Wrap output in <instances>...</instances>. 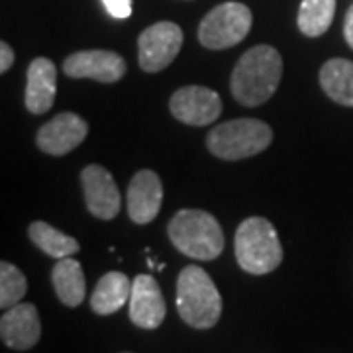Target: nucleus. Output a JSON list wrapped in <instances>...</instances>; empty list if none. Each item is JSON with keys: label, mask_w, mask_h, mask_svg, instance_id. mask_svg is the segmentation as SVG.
Returning a JSON list of instances; mask_svg holds the SVG:
<instances>
[{"label": "nucleus", "mask_w": 353, "mask_h": 353, "mask_svg": "<svg viewBox=\"0 0 353 353\" xmlns=\"http://www.w3.org/2000/svg\"><path fill=\"white\" fill-rule=\"evenodd\" d=\"M238 265L250 275H267L283 261V248L275 226L261 216L243 220L234 240Z\"/></svg>", "instance_id": "nucleus-4"}, {"label": "nucleus", "mask_w": 353, "mask_h": 353, "mask_svg": "<svg viewBox=\"0 0 353 353\" xmlns=\"http://www.w3.org/2000/svg\"><path fill=\"white\" fill-rule=\"evenodd\" d=\"M167 234L179 252L199 261H212L224 252V232L214 216L204 210H179L171 218Z\"/></svg>", "instance_id": "nucleus-3"}, {"label": "nucleus", "mask_w": 353, "mask_h": 353, "mask_svg": "<svg viewBox=\"0 0 353 353\" xmlns=\"http://www.w3.org/2000/svg\"><path fill=\"white\" fill-rule=\"evenodd\" d=\"M88 134L87 122L75 112H61L39 128V150L50 155H65L81 145Z\"/></svg>", "instance_id": "nucleus-11"}, {"label": "nucleus", "mask_w": 353, "mask_h": 353, "mask_svg": "<svg viewBox=\"0 0 353 353\" xmlns=\"http://www.w3.org/2000/svg\"><path fill=\"white\" fill-rule=\"evenodd\" d=\"M28 292V281L16 265L2 261L0 263V306L4 310L22 303Z\"/></svg>", "instance_id": "nucleus-21"}, {"label": "nucleus", "mask_w": 353, "mask_h": 353, "mask_svg": "<svg viewBox=\"0 0 353 353\" xmlns=\"http://www.w3.org/2000/svg\"><path fill=\"white\" fill-rule=\"evenodd\" d=\"M336 14V0H303L299 10V30L308 38L328 32Z\"/></svg>", "instance_id": "nucleus-20"}, {"label": "nucleus", "mask_w": 353, "mask_h": 353, "mask_svg": "<svg viewBox=\"0 0 353 353\" xmlns=\"http://www.w3.org/2000/svg\"><path fill=\"white\" fill-rule=\"evenodd\" d=\"M28 236L41 252L53 257V259L71 257L73 253L79 252V241L75 238L67 236L63 232H59L57 228L50 226L48 222H41V220L30 224Z\"/></svg>", "instance_id": "nucleus-19"}, {"label": "nucleus", "mask_w": 353, "mask_h": 353, "mask_svg": "<svg viewBox=\"0 0 353 353\" xmlns=\"http://www.w3.org/2000/svg\"><path fill=\"white\" fill-rule=\"evenodd\" d=\"M320 85L334 102L353 106V61L341 57L326 61L320 69Z\"/></svg>", "instance_id": "nucleus-18"}, {"label": "nucleus", "mask_w": 353, "mask_h": 353, "mask_svg": "<svg viewBox=\"0 0 353 353\" xmlns=\"http://www.w3.org/2000/svg\"><path fill=\"white\" fill-rule=\"evenodd\" d=\"M183 46V30L173 22H157L138 38V61L145 73H159L175 61Z\"/></svg>", "instance_id": "nucleus-7"}, {"label": "nucleus", "mask_w": 353, "mask_h": 353, "mask_svg": "<svg viewBox=\"0 0 353 353\" xmlns=\"http://www.w3.org/2000/svg\"><path fill=\"white\" fill-rule=\"evenodd\" d=\"M14 63V51L6 41H0V73H6Z\"/></svg>", "instance_id": "nucleus-23"}, {"label": "nucleus", "mask_w": 353, "mask_h": 353, "mask_svg": "<svg viewBox=\"0 0 353 353\" xmlns=\"http://www.w3.org/2000/svg\"><path fill=\"white\" fill-rule=\"evenodd\" d=\"M102 4L116 20H124L132 14V0H102Z\"/></svg>", "instance_id": "nucleus-22"}, {"label": "nucleus", "mask_w": 353, "mask_h": 353, "mask_svg": "<svg viewBox=\"0 0 353 353\" xmlns=\"http://www.w3.org/2000/svg\"><path fill=\"white\" fill-rule=\"evenodd\" d=\"M128 216L134 224H150L161 210L163 185L155 171H138L128 185Z\"/></svg>", "instance_id": "nucleus-14"}, {"label": "nucleus", "mask_w": 353, "mask_h": 353, "mask_svg": "<svg viewBox=\"0 0 353 353\" xmlns=\"http://www.w3.org/2000/svg\"><path fill=\"white\" fill-rule=\"evenodd\" d=\"M126 61L108 50L77 51L65 59L63 71L71 79H92L97 83H116L126 75Z\"/></svg>", "instance_id": "nucleus-9"}, {"label": "nucleus", "mask_w": 353, "mask_h": 353, "mask_svg": "<svg viewBox=\"0 0 353 353\" xmlns=\"http://www.w3.org/2000/svg\"><path fill=\"white\" fill-rule=\"evenodd\" d=\"M57 92V71L48 57H38L28 67L26 108L32 114H46L53 106Z\"/></svg>", "instance_id": "nucleus-15"}, {"label": "nucleus", "mask_w": 353, "mask_h": 353, "mask_svg": "<svg viewBox=\"0 0 353 353\" xmlns=\"http://www.w3.org/2000/svg\"><path fill=\"white\" fill-rule=\"evenodd\" d=\"M343 36H345L347 46L353 50V4L347 8V12H345V20H343Z\"/></svg>", "instance_id": "nucleus-24"}, {"label": "nucleus", "mask_w": 353, "mask_h": 353, "mask_svg": "<svg viewBox=\"0 0 353 353\" xmlns=\"http://www.w3.org/2000/svg\"><path fill=\"white\" fill-rule=\"evenodd\" d=\"M176 310L190 328H214L222 316V296L210 275L196 267L187 265L176 279Z\"/></svg>", "instance_id": "nucleus-2"}, {"label": "nucleus", "mask_w": 353, "mask_h": 353, "mask_svg": "<svg viewBox=\"0 0 353 353\" xmlns=\"http://www.w3.org/2000/svg\"><path fill=\"white\" fill-rule=\"evenodd\" d=\"M169 110L183 124L208 126L222 114V101L212 88L192 85L176 90L169 101Z\"/></svg>", "instance_id": "nucleus-8"}, {"label": "nucleus", "mask_w": 353, "mask_h": 353, "mask_svg": "<svg viewBox=\"0 0 353 353\" xmlns=\"http://www.w3.org/2000/svg\"><path fill=\"white\" fill-rule=\"evenodd\" d=\"M88 212L101 220H112L120 212V192L114 176L102 165H87L81 173Z\"/></svg>", "instance_id": "nucleus-10"}, {"label": "nucleus", "mask_w": 353, "mask_h": 353, "mask_svg": "<svg viewBox=\"0 0 353 353\" xmlns=\"http://www.w3.org/2000/svg\"><path fill=\"white\" fill-rule=\"evenodd\" d=\"M252 10L241 2H222L202 18L199 41L206 50H228L245 39L252 30Z\"/></svg>", "instance_id": "nucleus-6"}, {"label": "nucleus", "mask_w": 353, "mask_h": 353, "mask_svg": "<svg viewBox=\"0 0 353 353\" xmlns=\"http://www.w3.org/2000/svg\"><path fill=\"white\" fill-rule=\"evenodd\" d=\"M130 320L143 330H155L163 324L167 306L157 281L152 275H138L132 283Z\"/></svg>", "instance_id": "nucleus-13"}, {"label": "nucleus", "mask_w": 353, "mask_h": 353, "mask_svg": "<svg viewBox=\"0 0 353 353\" xmlns=\"http://www.w3.org/2000/svg\"><path fill=\"white\" fill-rule=\"evenodd\" d=\"M51 283L55 287V292L59 301L69 306L77 308L85 301L87 294V285H85V273L79 261L73 257H63L57 259L55 267L51 269Z\"/></svg>", "instance_id": "nucleus-17"}, {"label": "nucleus", "mask_w": 353, "mask_h": 353, "mask_svg": "<svg viewBox=\"0 0 353 353\" xmlns=\"http://www.w3.org/2000/svg\"><path fill=\"white\" fill-rule=\"evenodd\" d=\"M130 296H132V281L120 271H110L102 275L92 290L90 308L99 316L114 314L130 303Z\"/></svg>", "instance_id": "nucleus-16"}, {"label": "nucleus", "mask_w": 353, "mask_h": 353, "mask_svg": "<svg viewBox=\"0 0 353 353\" xmlns=\"http://www.w3.org/2000/svg\"><path fill=\"white\" fill-rule=\"evenodd\" d=\"M283 77L281 53L271 46H255L240 57L232 73V94L243 106H259L279 88Z\"/></svg>", "instance_id": "nucleus-1"}, {"label": "nucleus", "mask_w": 353, "mask_h": 353, "mask_svg": "<svg viewBox=\"0 0 353 353\" xmlns=\"http://www.w3.org/2000/svg\"><path fill=\"white\" fill-rule=\"evenodd\" d=\"M271 141L273 130L269 124L255 118H238L210 130L206 145L212 155L224 161H240L265 152Z\"/></svg>", "instance_id": "nucleus-5"}, {"label": "nucleus", "mask_w": 353, "mask_h": 353, "mask_svg": "<svg viewBox=\"0 0 353 353\" xmlns=\"http://www.w3.org/2000/svg\"><path fill=\"white\" fill-rule=\"evenodd\" d=\"M2 343L16 352L32 350L41 338V322L38 308L30 303H20L8 308L0 318Z\"/></svg>", "instance_id": "nucleus-12"}]
</instances>
